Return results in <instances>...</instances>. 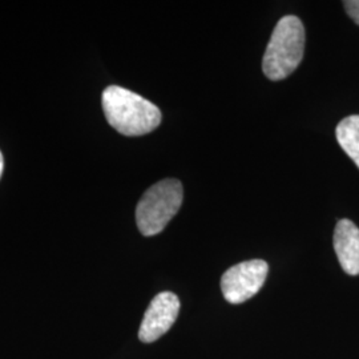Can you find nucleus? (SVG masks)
I'll use <instances>...</instances> for the list:
<instances>
[{"mask_svg":"<svg viewBox=\"0 0 359 359\" xmlns=\"http://www.w3.org/2000/svg\"><path fill=\"white\" fill-rule=\"evenodd\" d=\"M104 115L109 126L124 136L151 133L161 123V111L132 90L109 86L102 96Z\"/></svg>","mask_w":359,"mask_h":359,"instance_id":"nucleus-1","label":"nucleus"},{"mask_svg":"<svg viewBox=\"0 0 359 359\" xmlns=\"http://www.w3.org/2000/svg\"><path fill=\"white\" fill-rule=\"evenodd\" d=\"M305 51V28L302 22L287 15L277 23L262 60L265 76L278 81L292 75L301 65Z\"/></svg>","mask_w":359,"mask_h":359,"instance_id":"nucleus-2","label":"nucleus"},{"mask_svg":"<svg viewBox=\"0 0 359 359\" xmlns=\"http://www.w3.org/2000/svg\"><path fill=\"white\" fill-rule=\"evenodd\" d=\"M184 200V189L179 180L167 179L152 185L142 194L136 208V222L142 234L151 237L165 229L177 215Z\"/></svg>","mask_w":359,"mask_h":359,"instance_id":"nucleus-3","label":"nucleus"},{"mask_svg":"<svg viewBox=\"0 0 359 359\" xmlns=\"http://www.w3.org/2000/svg\"><path fill=\"white\" fill-rule=\"evenodd\" d=\"M268 271L269 266L264 259H250L231 266L221 278L224 298L233 305L250 299L264 286Z\"/></svg>","mask_w":359,"mask_h":359,"instance_id":"nucleus-4","label":"nucleus"},{"mask_svg":"<svg viewBox=\"0 0 359 359\" xmlns=\"http://www.w3.org/2000/svg\"><path fill=\"white\" fill-rule=\"evenodd\" d=\"M180 311L179 297L170 292L156 295L144 314L139 338L142 342L151 344L169 332L177 320Z\"/></svg>","mask_w":359,"mask_h":359,"instance_id":"nucleus-5","label":"nucleus"},{"mask_svg":"<svg viewBox=\"0 0 359 359\" xmlns=\"http://www.w3.org/2000/svg\"><path fill=\"white\" fill-rule=\"evenodd\" d=\"M334 249L339 265L350 276L359 274V229L350 219L338 221L334 231Z\"/></svg>","mask_w":359,"mask_h":359,"instance_id":"nucleus-6","label":"nucleus"},{"mask_svg":"<svg viewBox=\"0 0 359 359\" xmlns=\"http://www.w3.org/2000/svg\"><path fill=\"white\" fill-rule=\"evenodd\" d=\"M335 136L341 148L359 168V115L344 118L335 129Z\"/></svg>","mask_w":359,"mask_h":359,"instance_id":"nucleus-7","label":"nucleus"},{"mask_svg":"<svg viewBox=\"0 0 359 359\" xmlns=\"http://www.w3.org/2000/svg\"><path fill=\"white\" fill-rule=\"evenodd\" d=\"M347 15L359 26V0H346L344 1Z\"/></svg>","mask_w":359,"mask_h":359,"instance_id":"nucleus-8","label":"nucleus"},{"mask_svg":"<svg viewBox=\"0 0 359 359\" xmlns=\"http://www.w3.org/2000/svg\"><path fill=\"white\" fill-rule=\"evenodd\" d=\"M3 167H4V161H3V154L0 152V177H1V173H3Z\"/></svg>","mask_w":359,"mask_h":359,"instance_id":"nucleus-9","label":"nucleus"}]
</instances>
